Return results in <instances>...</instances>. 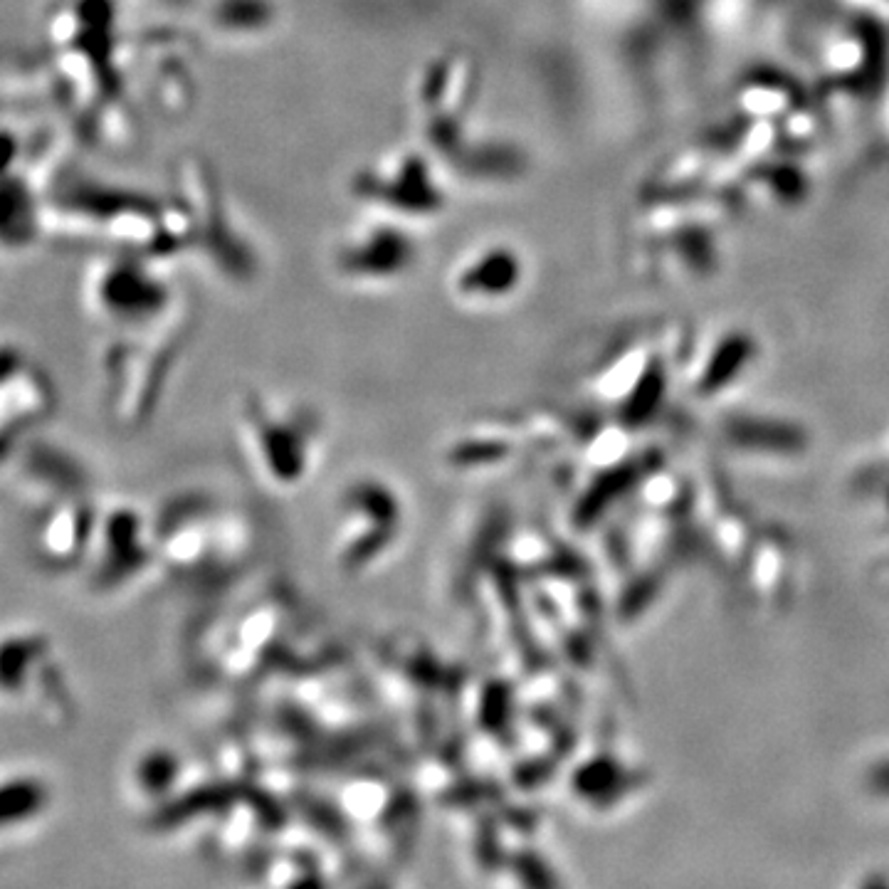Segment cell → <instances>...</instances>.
Masks as SVG:
<instances>
[{
  "label": "cell",
  "instance_id": "obj_1",
  "mask_svg": "<svg viewBox=\"0 0 889 889\" xmlns=\"http://www.w3.org/2000/svg\"><path fill=\"white\" fill-rule=\"evenodd\" d=\"M329 420L307 398L245 393L235 408V440L255 482L272 497H294L322 470Z\"/></svg>",
  "mask_w": 889,
  "mask_h": 889
},
{
  "label": "cell",
  "instance_id": "obj_2",
  "mask_svg": "<svg viewBox=\"0 0 889 889\" xmlns=\"http://www.w3.org/2000/svg\"><path fill=\"white\" fill-rule=\"evenodd\" d=\"M413 529V502L401 480L381 470L351 472L326 507V556L346 581H366L401 556Z\"/></svg>",
  "mask_w": 889,
  "mask_h": 889
},
{
  "label": "cell",
  "instance_id": "obj_3",
  "mask_svg": "<svg viewBox=\"0 0 889 889\" xmlns=\"http://www.w3.org/2000/svg\"><path fill=\"white\" fill-rule=\"evenodd\" d=\"M166 571L213 578L240 566L252 549V524L235 504L203 492H183L154 514Z\"/></svg>",
  "mask_w": 889,
  "mask_h": 889
},
{
  "label": "cell",
  "instance_id": "obj_4",
  "mask_svg": "<svg viewBox=\"0 0 889 889\" xmlns=\"http://www.w3.org/2000/svg\"><path fill=\"white\" fill-rule=\"evenodd\" d=\"M450 176L423 146H398L351 176V201L364 213L413 228L443 220L450 208Z\"/></svg>",
  "mask_w": 889,
  "mask_h": 889
},
{
  "label": "cell",
  "instance_id": "obj_5",
  "mask_svg": "<svg viewBox=\"0 0 889 889\" xmlns=\"http://www.w3.org/2000/svg\"><path fill=\"white\" fill-rule=\"evenodd\" d=\"M423 260L420 230L401 220L364 213L346 225L329 250L336 282L359 292H386L418 270Z\"/></svg>",
  "mask_w": 889,
  "mask_h": 889
},
{
  "label": "cell",
  "instance_id": "obj_6",
  "mask_svg": "<svg viewBox=\"0 0 889 889\" xmlns=\"http://www.w3.org/2000/svg\"><path fill=\"white\" fill-rule=\"evenodd\" d=\"M92 544L94 583L102 593H119L141 588L149 578L166 573L154 517L134 507H112L102 517L97 514Z\"/></svg>",
  "mask_w": 889,
  "mask_h": 889
},
{
  "label": "cell",
  "instance_id": "obj_7",
  "mask_svg": "<svg viewBox=\"0 0 889 889\" xmlns=\"http://www.w3.org/2000/svg\"><path fill=\"white\" fill-rule=\"evenodd\" d=\"M193 186L198 191V201H191L186 208V228L191 235H198L193 243L198 245V257L205 265L218 270L220 280L245 287L255 280L257 255L247 240L245 230L235 220L228 201L210 178L208 168L198 161V168L188 171Z\"/></svg>",
  "mask_w": 889,
  "mask_h": 889
},
{
  "label": "cell",
  "instance_id": "obj_8",
  "mask_svg": "<svg viewBox=\"0 0 889 889\" xmlns=\"http://www.w3.org/2000/svg\"><path fill=\"white\" fill-rule=\"evenodd\" d=\"M524 284V252L517 243L504 238H489L462 250L445 275L452 302L470 312H497L509 307Z\"/></svg>",
  "mask_w": 889,
  "mask_h": 889
}]
</instances>
